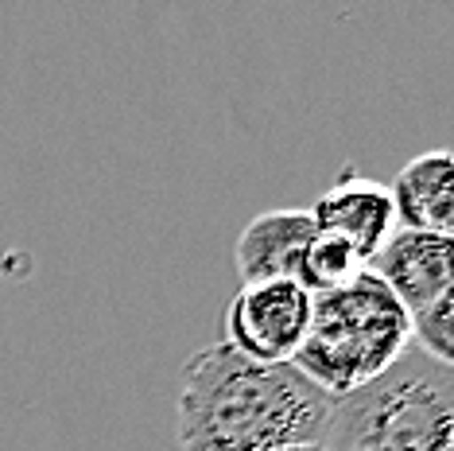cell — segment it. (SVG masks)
I'll return each mask as SVG.
<instances>
[{
	"mask_svg": "<svg viewBox=\"0 0 454 451\" xmlns=\"http://www.w3.org/2000/svg\"><path fill=\"white\" fill-rule=\"evenodd\" d=\"M311 218L323 233H334V238L349 241L357 249L361 261H373L385 241L400 230L396 222V207H392V191L377 179L365 176H338L330 187L315 199Z\"/></svg>",
	"mask_w": 454,
	"mask_h": 451,
	"instance_id": "obj_6",
	"label": "cell"
},
{
	"mask_svg": "<svg viewBox=\"0 0 454 451\" xmlns=\"http://www.w3.org/2000/svg\"><path fill=\"white\" fill-rule=\"evenodd\" d=\"M318 226L311 210L284 207V210H264L241 230L233 245V265L241 273V284L256 281H299L307 245L315 241Z\"/></svg>",
	"mask_w": 454,
	"mask_h": 451,
	"instance_id": "obj_7",
	"label": "cell"
},
{
	"mask_svg": "<svg viewBox=\"0 0 454 451\" xmlns=\"http://www.w3.org/2000/svg\"><path fill=\"white\" fill-rule=\"evenodd\" d=\"M303 451H323V447H303Z\"/></svg>",
	"mask_w": 454,
	"mask_h": 451,
	"instance_id": "obj_11",
	"label": "cell"
},
{
	"mask_svg": "<svg viewBox=\"0 0 454 451\" xmlns=\"http://www.w3.org/2000/svg\"><path fill=\"white\" fill-rule=\"evenodd\" d=\"M369 273H377L392 296L416 315L454 292V238L400 226L385 241V249L369 261Z\"/></svg>",
	"mask_w": 454,
	"mask_h": 451,
	"instance_id": "obj_5",
	"label": "cell"
},
{
	"mask_svg": "<svg viewBox=\"0 0 454 451\" xmlns=\"http://www.w3.org/2000/svg\"><path fill=\"white\" fill-rule=\"evenodd\" d=\"M369 265L357 257V249L334 233H315V241L307 245V257H303V269H299V284H303L311 296H323V292H334V289H346L349 281H357Z\"/></svg>",
	"mask_w": 454,
	"mask_h": 451,
	"instance_id": "obj_9",
	"label": "cell"
},
{
	"mask_svg": "<svg viewBox=\"0 0 454 451\" xmlns=\"http://www.w3.org/2000/svg\"><path fill=\"white\" fill-rule=\"evenodd\" d=\"M334 397L292 362H253L214 343L187 358L175 405L179 451L323 447Z\"/></svg>",
	"mask_w": 454,
	"mask_h": 451,
	"instance_id": "obj_1",
	"label": "cell"
},
{
	"mask_svg": "<svg viewBox=\"0 0 454 451\" xmlns=\"http://www.w3.org/2000/svg\"><path fill=\"white\" fill-rule=\"evenodd\" d=\"M323 451H454V370L408 346L380 377L338 397Z\"/></svg>",
	"mask_w": 454,
	"mask_h": 451,
	"instance_id": "obj_3",
	"label": "cell"
},
{
	"mask_svg": "<svg viewBox=\"0 0 454 451\" xmlns=\"http://www.w3.org/2000/svg\"><path fill=\"white\" fill-rule=\"evenodd\" d=\"M411 346L454 370V292L411 315Z\"/></svg>",
	"mask_w": 454,
	"mask_h": 451,
	"instance_id": "obj_10",
	"label": "cell"
},
{
	"mask_svg": "<svg viewBox=\"0 0 454 451\" xmlns=\"http://www.w3.org/2000/svg\"><path fill=\"white\" fill-rule=\"evenodd\" d=\"M396 222L404 230L454 238V152L431 148L411 156L388 183Z\"/></svg>",
	"mask_w": 454,
	"mask_h": 451,
	"instance_id": "obj_8",
	"label": "cell"
},
{
	"mask_svg": "<svg viewBox=\"0 0 454 451\" xmlns=\"http://www.w3.org/2000/svg\"><path fill=\"white\" fill-rule=\"evenodd\" d=\"M311 315L315 296L299 281L241 284V292L225 307L222 343L253 362H292L311 331Z\"/></svg>",
	"mask_w": 454,
	"mask_h": 451,
	"instance_id": "obj_4",
	"label": "cell"
},
{
	"mask_svg": "<svg viewBox=\"0 0 454 451\" xmlns=\"http://www.w3.org/2000/svg\"><path fill=\"white\" fill-rule=\"evenodd\" d=\"M411 346V312L377 273H361L346 289L315 296L311 331L292 366L323 393L349 397L400 362Z\"/></svg>",
	"mask_w": 454,
	"mask_h": 451,
	"instance_id": "obj_2",
	"label": "cell"
}]
</instances>
